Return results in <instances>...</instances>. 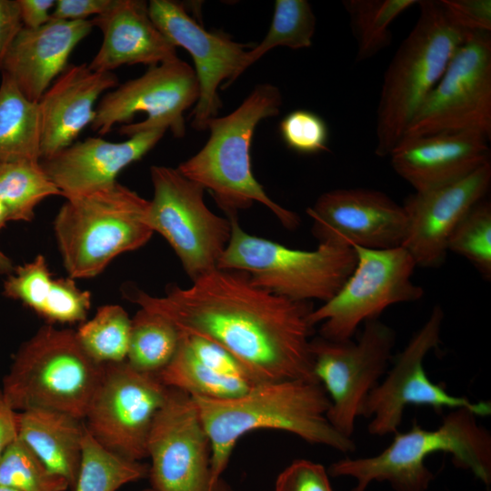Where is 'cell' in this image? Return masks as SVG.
<instances>
[{
    "instance_id": "6da1fadb",
    "label": "cell",
    "mask_w": 491,
    "mask_h": 491,
    "mask_svg": "<svg viewBox=\"0 0 491 491\" xmlns=\"http://www.w3.org/2000/svg\"><path fill=\"white\" fill-rule=\"evenodd\" d=\"M125 296L168 319L181 334L204 337L229 351L256 384L318 382L310 352L311 302L275 295L256 286L245 272L216 268L188 287L172 285L162 296L138 288L126 289Z\"/></svg>"
},
{
    "instance_id": "7a4b0ae2",
    "label": "cell",
    "mask_w": 491,
    "mask_h": 491,
    "mask_svg": "<svg viewBox=\"0 0 491 491\" xmlns=\"http://www.w3.org/2000/svg\"><path fill=\"white\" fill-rule=\"evenodd\" d=\"M211 448V476L217 487L233 449L244 435L258 429L294 434L313 445L342 453L356 450L355 442L338 433L326 418L330 399L318 382L284 380L255 384L231 399L192 396Z\"/></svg>"
},
{
    "instance_id": "3957f363",
    "label": "cell",
    "mask_w": 491,
    "mask_h": 491,
    "mask_svg": "<svg viewBox=\"0 0 491 491\" xmlns=\"http://www.w3.org/2000/svg\"><path fill=\"white\" fill-rule=\"evenodd\" d=\"M282 95L272 84H258L232 113L215 117L206 129L205 145L182 162L178 171L208 190L227 217L259 203L267 207L287 229H296L299 216L272 200L255 178L250 146L257 125L279 114Z\"/></svg>"
},
{
    "instance_id": "277c9868",
    "label": "cell",
    "mask_w": 491,
    "mask_h": 491,
    "mask_svg": "<svg viewBox=\"0 0 491 491\" xmlns=\"http://www.w3.org/2000/svg\"><path fill=\"white\" fill-rule=\"evenodd\" d=\"M452 455L456 466L470 470L486 486L491 483V435L478 425L466 408L453 409L434 430L413 420L406 433L396 432L380 454L360 458L346 457L332 463V477L348 476L356 481L351 491H366L370 483L388 482L395 491H426L434 474L426 466L427 456Z\"/></svg>"
},
{
    "instance_id": "5b68a950",
    "label": "cell",
    "mask_w": 491,
    "mask_h": 491,
    "mask_svg": "<svg viewBox=\"0 0 491 491\" xmlns=\"http://www.w3.org/2000/svg\"><path fill=\"white\" fill-rule=\"evenodd\" d=\"M419 15L386 73L376 110L375 152L388 156L414 115L473 33L461 26L442 0L417 3Z\"/></svg>"
},
{
    "instance_id": "8992f818",
    "label": "cell",
    "mask_w": 491,
    "mask_h": 491,
    "mask_svg": "<svg viewBox=\"0 0 491 491\" xmlns=\"http://www.w3.org/2000/svg\"><path fill=\"white\" fill-rule=\"evenodd\" d=\"M149 200L115 183L66 199L54 232L69 277L92 278L118 256L144 246L154 232L146 222Z\"/></svg>"
},
{
    "instance_id": "52a82bcc",
    "label": "cell",
    "mask_w": 491,
    "mask_h": 491,
    "mask_svg": "<svg viewBox=\"0 0 491 491\" xmlns=\"http://www.w3.org/2000/svg\"><path fill=\"white\" fill-rule=\"evenodd\" d=\"M101 373L75 330L46 324L20 346L1 390L16 412L47 408L84 420Z\"/></svg>"
},
{
    "instance_id": "ba28073f",
    "label": "cell",
    "mask_w": 491,
    "mask_h": 491,
    "mask_svg": "<svg viewBox=\"0 0 491 491\" xmlns=\"http://www.w3.org/2000/svg\"><path fill=\"white\" fill-rule=\"evenodd\" d=\"M231 235L217 268L246 273L257 286L294 301L323 303L340 290L356 264L352 247L319 244L293 249L246 233L237 215L227 217Z\"/></svg>"
},
{
    "instance_id": "9c48e42d",
    "label": "cell",
    "mask_w": 491,
    "mask_h": 491,
    "mask_svg": "<svg viewBox=\"0 0 491 491\" xmlns=\"http://www.w3.org/2000/svg\"><path fill=\"white\" fill-rule=\"evenodd\" d=\"M150 175L149 227L167 241L192 282L216 269L230 239L229 219L213 213L204 199L205 190L177 168L152 165Z\"/></svg>"
},
{
    "instance_id": "30bf717a",
    "label": "cell",
    "mask_w": 491,
    "mask_h": 491,
    "mask_svg": "<svg viewBox=\"0 0 491 491\" xmlns=\"http://www.w3.org/2000/svg\"><path fill=\"white\" fill-rule=\"evenodd\" d=\"M356 264L340 290L312 311L310 322L322 323L320 336L350 340L361 323L377 316L389 306L421 299L424 289L412 281L416 266L403 247H353Z\"/></svg>"
},
{
    "instance_id": "8fae6325",
    "label": "cell",
    "mask_w": 491,
    "mask_h": 491,
    "mask_svg": "<svg viewBox=\"0 0 491 491\" xmlns=\"http://www.w3.org/2000/svg\"><path fill=\"white\" fill-rule=\"evenodd\" d=\"M364 323L356 343L320 336L310 341L315 376L331 402L326 418L348 438L368 394L387 372L396 343V332L378 318Z\"/></svg>"
},
{
    "instance_id": "7c38bea8",
    "label": "cell",
    "mask_w": 491,
    "mask_h": 491,
    "mask_svg": "<svg viewBox=\"0 0 491 491\" xmlns=\"http://www.w3.org/2000/svg\"><path fill=\"white\" fill-rule=\"evenodd\" d=\"M468 131L491 137L490 32H473L456 50L401 141Z\"/></svg>"
},
{
    "instance_id": "4fadbf2b",
    "label": "cell",
    "mask_w": 491,
    "mask_h": 491,
    "mask_svg": "<svg viewBox=\"0 0 491 491\" xmlns=\"http://www.w3.org/2000/svg\"><path fill=\"white\" fill-rule=\"evenodd\" d=\"M167 393L157 375L139 372L126 361L104 364L85 428L107 450L141 461L147 457L149 433Z\"/></svg>"
},
{
    "instance_id": "5bb4252c",
    "label": "cell",
    "mask_w": 491,
    "mask_h": 491,
    "mask_svg": "<svg viewBox=\"0 0 491 491\" xmlns=\"http://www.w3.org/2000/svg\"><path fill=\"white\" fill-rule=\"evenodd\" d=\"M199 84L194 68L176 57L150 66L141 76L107 92L95 107L92 130L101 135L122 123L118 132L128 137L164 128L174 136L185 134L184 113L195 105Z\"/></svg>"
},
{
    "instance_id": "9a60e30c",
    "label": "cell",
    "mask_w": 491,
    "mask_h": 491,
    "mask_svg": "<svg viewBox=\"0 0 491 491\" xmlns=\"http://www.w3.org/2000/svg\"><path fill=\"white\" fill-rule=\"evenodd\" d=\"M444 310L436 305L426 320L394 359L386 378L368 394L361 416L372 418L367 426L370 435L396 434L402 423L406 406H427L441 413L445 407L466 408L476 416L491 414V404L472 402L465 396L447 393L444 386L433 383L424 368V359L440 343Z\"/></svg>"
},
{
    "instance_id": "2e32d148",
    "label": "cell",
    "mask_w": 491,
    "mask_h": 491,
    "mask_svg": "<svg viewBox=\"0 0 491 491\" xmlns=\"http://www.w3.org/2000/svg\"><path fill=\"white\" fill-rule=\"evenodd\" d=\"M154 491H231L212 482L211 448L191 396L169 388L147 439Z\"/></svg>"
},
{
    "instance_id": "e0dca14e",
    "label": "cell",
    "mask_w": 491,
    "mask_h": 491,
    "mask_svg": "<svg viewBox=\"0 0 491 491\" xmlns=\"http://www.w3.org/2000/svg\"><path fill=\"white\" fill-rule=\"evenodd\" d=\"M148 13L161 33L193 58L199 97L192 113V127L205 130L222 106L219 85L229 86L242 74L246 45L224 33L205 30L178 2L151 0Z\"/></svg>"
},
{
    "instance_id": "ac0fdd59",
    "label": "cell",
    "mask_w": 491,
    "mask_h": 491,
    "mask_svg": "<svg viewBox=\"0 0 491 491\" xmlns=\"http://www.w3.org/2000/svg\"><path fill=\"white\" fill-rule=\"evenodd\" d=\"M319 244L388 249L402 246L407 233L403 205L386 194L367 188L335 189L306 209Z\"/></svg>"
},
{
    "instance_id": "d6986e66",
    "label": "cell",
    "mask_w": 491,
    "mask_h": 491,
    "mask_svg": "<svg viewBox=\"0 0 491 491\" xmlns=\"http://www.w3.org/2000/svg\"><path fill=\"white\" fill-rule=\"evenodd\" d=\"M490 184L488 162L459 180L406 198L403 206L408 226L402 246L416 266L436 268L444 264L451 233L469 209L484 199Z\"/></svg>"
},
{
    "instance_id": "ffe728a7",
    "label": "cell",
    "mask_w": 491,
    "mask_h": 491,
    "mask_svg": "<svg viewBox=\"0 0 491 491\" xmlns=\"http://www.w3.org/2000/svg\"><path fill=\"white\" fill-rule=\"evenodd\" d=\"M165 131L139 132L123 142L87 137L41 159L40 164L65 199L88 195L116 183L120 172L152 150Z\"/></svg>"
},
{
    "instance_id": "44dd1931",
    "label": "cell",
    "mask_w": 491,
    "mask_h": 491,
    "mask_svg": "<svg viewBox=\"0 0 491 491\" xmlns=\"http://www.w3.org/2000/svg\"><path fill=\"white\" fill-rule=\"evenodd\" d=\"M117 82L113 72L95 71L85 63L68 65L37 102L40 158H49L72 145L93 123L101 95L117 86Z\"/></svg>"
},
{
    "instance_id": "7402d4cb",
    "label": "cell",
    "mask_w": 491,
    "mask_h": 491,
    "mask_svg": "<svg viewBox=\"0 0 491 491\" xmlns=\"http://www.w3.org/2000/svg\"><path fill=\"white\" fill-rule=\"evenodd\" d=\"M485 135L478 132L445 133L402 140L391 151L395 172L416 192L459 180L490 162Z\"/></svg>"
},
{
    "instance_id": "603a6c76",
    "label": "cell",
    "mask_w": 491,
    "mask_h": 491,
    "mask_svg": "<svg viewBox=\"0 0 491 491\" xmlns=\"http://www.w3.org/2000/svg\"><path fill=\"white\" fill-rule=\"evenodd\" d=\"M94 27L92 19H51L38 28L23 27L5 56L2 73L28 100L37 103L67 67L73 50Z\"/></svg>"
},
{
    "instance_id": "cb8c5ba5",
    "label": "cell",
    "mask_w": 491,
    "mask_h": 491,
    "mask_svg": "<svg viewBox=\"0 0 491 491\" xmlns=\"http://www.w3.org/2000/svg\"><path fill=\"white\" fill-rule=\"evenodd\" d=\"M103 35L98 52L88 64L92 70L113 72L125 65H157L176 57V47L161 33L141 0H114L92 18Z\"/></svg>"
},
{
    "instance_id": "d4e9b609",
    "label": "cell",
    "mask_w": 491,
    "mask_h": 491,
    "mask_svg": "<svg viewBox=\"0 0 491 491\" xmlns=\"http://www.w3.org/2000/svg\"><path fill=\"white\" fill-rule=\"evenodd\" d=\"M18 437L74 490L85 435L83 419L47 408L17 412Z\"/></svg>"
},
{
    "instance_id": "484cf974",
    "label": "cell",
    "mask_w": 491,
    "mask_h": 491,
    "mask_svg": "<svg viewBox=\"0 0 491 491\" xmlns=\"http://www.w3.org/2000/svg\"><path fill=\"white\" fill-rule=\"evenodd\" d=\"M40 160L37 103L28 100L5 74L0 82V162Z\"/></svg>"
},
{
    "instance_id": "4316f807",
    "label": "cell",
    "mask_w": 491,
    "mask_h": 491,
    "mask_svg": "<svg viewBox=\"0 0 491 491\" xmlns=\"http://www.w3.org/2000/svg\"><path fill=\"white\" fill-rule=\"evenodd\" d=\"M162 383L191 396L231 399L243 396L252 381L222 374L199 361L181 341L172 360L157 375Z\"/></svg>"
},
{
    "instance_id": "83f0119b",
    "label": "cell",
    "mask_w": 491,
    "mask_h": 491,
    "mask_svg": "<svg viewBox=\"0 0 491 491\" xmlns=\"http://www.w3.org/2000/svg\"><path fill=\"white\" fill-rule=\"evenodd\" d=\"M61 195L40 160L0 162V202L9 221L30 222L46 197Z\"/></svg>"
},
{
    "instance_id": "f1b7e54d",
    "label": "cell",
    "mask_w": 491,
    "mask_h": 491,
    "mask_svg": "<svg viewBox=\"0 0 491 491\" xmlns=\"http://www.w3.org/2000/svg\"><path fill=\"white\" fill-rule=\"evenodd\" d=\"M180 332L165 317L140 308L131 318L126 363L134 369L158 375L172 360Z\"/></svg>"
},
{
    "instance_id": "f546056e",
    "label": "cell",
    "mask_w": 491,
    "mask_h": 491,
    "mask_svg": "<svg viewBox=\"0 0 491 491\" xmlns=\"http://www.w3.org/2000/svg\"><path fill=\"white\" fill-rule=\"evenodd\" d=\"M417 3L416 0L343 1L356 43V61L370 59L386 48L392 40L393 21Z\"/></svg>"
},
{
    "instance_id": "4dcf8cb0",
    "label": "cell",
    "mask_w": 491,
    "mask_h": 491,
    "mask_svg": "<svg viewBox=\"0 0 491 491\" xmlns=\"http://www.w3.org/2000/svg\"><path fill=\"white\" fill-rule=\"evenodd\" d=\"M86 429V428H85ZM149 466L113 453L85 431L75 486L73 491H117L145 478Z\"/></svg>"
},
{
    "instance_id": "1f68e13d",
    "label": "cell",
    "mask_w": 491,
    "mask_h": 491,
    "mask_svg": "<svg viewBox=\"0 0 491 491\" xmlns=\"http://www.w3.org/2000/svg\"><path fill=\"white\" fill-rule=\"evenodd\" d=\"M130 331L131 318L125 310L118 305H105L80 324L75 336L85 354L104 365L125 361Z\"/></svg>"
},
{
    "instance_id": "d6a6232c",
    "label": "cell",
    "mask_w": 491,
    "mask_h": 491,
    "mask_svg": "<svg viewBox=\"0 0 491 491\" xmlns=\"http://www.w3.org/2000/svg\"><path fill=\"white\" fill-rule=\"evenodd\" d=\"M316 22V15L308 1L276 0L268 32L258 45L246 51L242 73L277 46L291 49L311 46Z\"/></svg>"
},
{
    "instance_id": "836d02e7",
    "label": "cell",
    "mask_w": 491,
    "mask_h": 491,
    "mask_svg": "<svg viewBox=\"0 0 491 491\" xmlns=\"http://www.w3.org/2000/svg\"><path fill=\"white\" fill-rule=\"evenodd\" d=\"M0 486L18 491H65V478L52 472L18 436L0 457Z\"/></svg>"
},
{
    "instance_id": "e575fe53",
    "label": "cell",
    "mask_w": 491,
    "mask_h": 491,
    "mask_svg": "<svg viewBox=\"0 0 491 491\" xmlns=\"http://www.w3.org/2000/svg\"><path fill=\"white\" fill-rule=\"evenodd\" d=\"M447 251L466 258L486 278L491 276V204L480 200L456 225Z\"/></svg>"
},
{
    "instance_id": "d590c367",
    "label": "cell",
    "mask_w": 491,
    "mask_h": 491,
    "mask_svg": "<svg viewBox=\"0 0 491 491\" xmlns=\"http://www.w3.org/2000/svg\"><path fill=\"white\" fill-rule=\"evenodd\" d=\"M53 279L45 258L38 255L33 261L14 268L4 282L3 295L21 302L38 316Z\"/></svg>"
},
{
    "instance_id": "8d00e7d4",
    "label": "cell",
    "mask_w": 491,
    "mask_h": 491,
    "mask_svg": "<svg viewBox=\"0 0 491 491\" xmlns=\"http://www.w3.org/2000/svg\"><path fill=\"white\" fill-rule=\"evenodd\" d=\"M90 306V292L80 289L75 279L54 278L38 316L48 325L81 324L85 321Z\"/></svg>"
},
{
    "instance_id": "74e56055",
    "label": "cell",
    "mask_w": 491,
    "mask_h": 491,
    "mask_svg": "<svg viewBox=\"0 0 491 491\" xmlns=\"http://www.w3.org/2000/svg\"><path fill=\"white\" fill-rule=\"evenodd\" d=\"M279 130L285 144L297 153L316 154L328 150L326 124L313 112H290L281 121Z\"/></svg>"
},
{
    "instance_id": "f35d334b",
    "label": "cell",
    "mask_w": 491,
    "mask_h": 491,
    "mask_svg": "<svg viewBox=\"0 0 491 491\" xmlns=\"http://www.w3.org/2000/svg\"><path fill=\"white\" fill-rule=\"evenodd\" d=\"M274 491H333V488L323 465L296 459L277 476Z\"/></svg>"
},
{
    "instance_id": "ab89813d",
    "label": "cell",
    "mask_w": 491,
    "mask_h": 491,
    "mask_svg": "<svg viewBox=\"0 0 491 491\" xmlns=\"http://www.w3.org/2000/svg\"><path fill=\"white\" fill-rule=\"evenodd\" d=\"M181 341L202 363L222 374L243 377L256 384L246 366L229 351L201 336L180 333Z\"/></svg>"
},
{
    "instance_id": "60d3db41",
    "label": "cell",
    "mask_w": 491,
    "mask_h": 491,
    "mask_svg": "<svg viewBox=\"0 0 491 491\" xmlns=\"http://www.w3.org/2000/svg\"><path fill=\"white\" fill-rule=\"evenodd\" d=\"M442 2L456 21L466 30L491 33L490 0H442Z\"/></svg>"
},
{
    "instance_id": "b9f144b4",
    "label": "cell",
    "mask_w": 491,
    "mask_h": 491,
    "mask_svg": "<svg viewBox=\"0 0 491 491\" xmlns=\"http://www.w3.org/2000/svg\"><path fill=\"white\" fill-rule=\"evenodd\" d=\"M114 0H57L51 19L81 21L105 12Z\"/></svg>"
},
{
    "instance_id": "7bdbcfd3",
    "label": "cell",
    "mask_w": 491,
    "mask_h": 491,
    "mask_svg": "<svg viewBox=\"0 0 491 491\" xmlns=\"http://www.w3.org/2000/svg\"><path fill=\"white\" fill-rule=\"evenodd\" d=\"M23 27L17 0H0V75L5 56Z\"/></svg>"
},
{
    "instance_id": "ee69618b",
    "label": "cell",
    "mask_w": 491,
    "mask_h": 491,
    "mask_svg": "<svg viewBox=\"0 0 491 491\" xmlns=\"http://www.w3.org/2000/svg\"><path fill=\"white\" fill-rule=\"evenodd\" d=\"M24 27L38 28L51 20L54 0H17Z\"/></svg>"
},
{
    "instance_id": "f6af8a7d",
    "label": "cell",
    "mask_w": 491,
    "mask_h": 491,
    "mask_svg": "<svg viewBox=\"0 0 491 491\" xmlns=\"http://www.w3.org/2000/svg\"><path fill=\"white\" fill-rule=\"evenodd\" d=\"M17 436V412L9 406L0 389V457Z\"/></svg>"
},
{
    "instance_id": "bcb514c9",
    "label": "cell",
    "mask_w": 491,
    "mask_h": 491,
    "mask_svg": "<svg viewBox=\"0 0 491 491\" xmlns=\"http://www.w3.org/2000/svg\"><path fill=\"white\" fill-rule=\"evenodd\" d=\"M14 268L15 266L12 259L0 250V274L8 276L14 271Z\"/></svg>"
},
{
    "instance_id": "7dc6e473",
    "label": "cell",
    "mask_w": 491,
    "mask_h": 491,
    "mask_svg": "<svg viewBox=\"0 0 491 491\" xmlns=\"http://www.w3.org/2000/svg\"><path fill=\"white\" fill-rule=\"evenodd\" d=\"M8 217L6 211L0 202V231L5 227V224L8 222Z\"/></svg>"
},
{
    "instance_id": "c3c4849f",
    "label": "cell",
    "mask_w": 491,
    "mask_h": 491,
    "mask_svg": "<svg viewBox=\"0 0 491 491\" xmlns=\"http://www.w3.org/2000/svg\"><path fill=\"white\" fill-rule=\"evenodd\" d=\"M0 491H18V490L0 486Z\"/></svg>"
},
{
    "instance_id": "681fc988",
    "label": "cell",
    "mask_w": 491,
    "mask_h": 491,
    "mask_svg": "<svg viewBox=\"0 0 491 491\" xmlns=\"http://www.w3.org/2000/svg\"><path fill=\"white\" fill-rule=\"evenodd\" d=\"M140 491H154V490L151 487H147V488L142 489Z\"/></svg>"
}]
</instances>
